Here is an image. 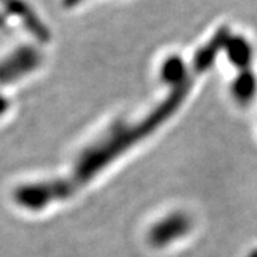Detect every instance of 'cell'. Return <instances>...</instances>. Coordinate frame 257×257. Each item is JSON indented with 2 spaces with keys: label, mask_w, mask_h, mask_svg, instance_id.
I'll return each instance as SVG.
<instances>
[{
  "label": "cell",
  "mask_w": 257,
  "mask_h": 257,
  "mask_svg": "<svg viewBox=\"0 0 257 257\" xmlns=\"http://www.w3.org/2000/svg\"><path fill=\"white\" fill-rule=\"evenodd\" d=\"M8 109H9V100L3 94H0V116H3Z\"/></svg>",
  "instance_id": "cell-3"
},
{
  "label": "cell",
  "mask_w": 257,
  "mask_h": 257,
  "mask_svg": "<svg viewBox=\"0 0 257 257\" xmlns=\"http://www.w3.org/2000/svg\"><path fill=\"white\" fill-rule=\"evenodd\" d=\"M89 2H92V0H62V5H63V8H66V9L72 10L77 9L80 6H84Z\"/></svg>",
  "instance_id": "cell-2"
},
{
  "label": "cell",
  "mask_w": 257,
  "mask_h": 257,
  "mask_svg": "<svg viewBox=\"0 0 257 257\" xmlns=\"http://www.w3.org/2000/svg\"><path fill=\"white\" fill-rule=\"evenodd\" d=\"M43 63V53L33 45L15 47L10 53L0 59V84L18 82Z\"/></svg>",
  "instance_id": "cell-1"
}]
</instances>
